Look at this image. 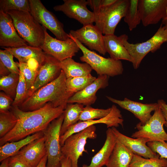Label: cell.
Here are the masks:
<instances>
[{
    "instance_id": "cell-1",
    "label": "cell",
    "mask_w": 167,
    "mask_h": 167,
    "mask_svg": "<svg viewBox=\"0 0 167 167\" xmlns=\"http://www.w3.org/2000/svg\"><path fill=\"white\" fill-rule=\"evenodd\" d=\"M62 106L55 107L50 102L42 107L32 111H24L17 106H12L10 111L17 119L15 127L0 138V146L17 141L40 131H43L50 122L64 112Z\"/></svg>"
},
{
    "instance_id": "cell-2",
    "label": "cell",
    "mask_w": 167,
    "mask_h": 167,
    "mask_svg": "<svg viewBox=\"0 0 167 167\" xmlns=\"http://www.w3.org/2000/svg\"><path fill=\"white\" fill-rule=\"evenodd\" d=\"M66 79L62 70L57 78L34 92L18 107L24 111H32L50 102L55 107L62 106L65 108L68 99L73 95L67 91Z\"/></svg>"
},
{
    "instance_id": "cell-3",
    "label": "cell",
    "mask_w": 167,
    "mask_h": 167,
    "mask_svg": "<svg viewBox=\"0 0 167 167\" xmlns=\"http://www.w3.org/2000/svg\"><path fill=\"white\" fill-rule=\"evenodd\" d=\"M12 18L19 35L30 46L41 47L45 39L44 27L29 12L11 11L6 12Z\"/></svg>"
},
{
    "instance_id": "cell-4",
    "label": "cell",
    "mask_w": 167,
    "mask_h": 167,
    "mask_svg": "<svg viewBox=\"0 0 167 167\" xmlns=\"http://www.w3.org/2000/svg\"><path fill=\"white\" fill-rule=\"evenodd\" d=\"M118 37L133 59L132 63L134 68L136 69L147 54L150 52H155L160 48L163 43L167 42V30L161 24L150 38L141 43H129L128 41V36L125 34Z\"/></svg>"
},
{
    "instance_id": "cell-5",
    "label": "cell",
    "mask_w": 167,
    "mask_h": 167,
    "mask_svg": "<svg viewBox=\"0 0 167 167\" xmlns=\"http://www.w3.org/2000/svg\"><path fill=\"white\" fill-rule=\"evenodd\" d=\"M75 41L83 53L80 58L82 62L89 64L99 75H106L113 77L122 74L123 71L121 60L105 58L86 47L78 40L69 35Z\"/></svg>"
},
{
    "instance_id": "cell-6",
    "label": "cell",
    "mask_w": 167,
    "mask_h": 167,
    "mask_svg": "<svg viewBox=\"0 0 167 167\" xmlns=\"http://www.w3.org/2000/svg\"><path fill=\"white\" fill-rule=\"evenodd\" d=\"M129 4V0H117L109 6L101 8L94 13L95 25L104 35L114 34L116 27L124 18Z\"/></svg>"
},
{
    "instance_id": "cell-7",
    "label": "cell",
    "mask_w": 167,
    "mask_h": 167,
    "mask_svg": "<svg viewBox=\"0 0 167 167\" xmlns=\"http://www.w3.org/2000/svg\"><path fill=\"white\" fill-rule=\"evenodd\" d=\"M64 117V112L43 131L47 156L46 167H61V161L63 155L60 142V130Z\"/></svg>"
},
{
    "instance_id": "cell-8",
    "label": "cell",
    "mask_w": 167,
    "mask_h": 167,
    "mask_svg": "<svg viewBox=\"0 0 167 167\" xmlns=\"http://www.w3.org/2000/svg\"><path fill=\"white\" fill-rule=\"evenodd\" d=\"M96 126L92 125L69 137L61 146L62 155L70 159L72 167H79L78 161L84 152H87L85 146L88 139H95L97 135Z\"/></svg>"
},
{
    "instance_id": "cell-9",
    "label": "cell",
    "mask_w": 167,
    "mask_h": 167,
    "mask_svg": "<svg viewBox=\"0 0 167 167\" xmlns=\"http://www.w3.org/2000/svg\"><path fill=\"white\" fill-rule=\"evenodd\" d=\"M30 13L40 24L49 29L56 39L65 41L70 38L64 29V26L55 15L48 10L40 0H29Z\"/></svg>"
},
{
    "instance_id": "cell-10",
    "label": "cell",
    "mask_w": 167,
    "mask_h": 167,
    "mask_svg": "<svg viewBox=\"0 0 167 167\" xmlns=\"http://www.w3.org/2000/svg\"><path fill=\"white\" fill-rule=\"evenodd\" d=\"M165 122L164 117L159 106L145 124H142L139 122L136 125L137 131L132 134L131 137L144 138L148 139L149 141L167 142V133L164 128Z\"/></svg>"
},
{
    "instance_id": "cell-11",
    "label": "cell",
    "mask_w": 167,
    "mask_h": 167,
    "mask_svg": "<svg viewBox=\"0 0 167 167\" xmlns=\"http://www.w3.org/2000/svg\"><path fill=\"white\" fill-rule=\"evenodd\" d=\"M45 39L41 48L46 54L51 56L59 61L68 58H72L80 50L72 38L62 41L50 36L44 27Z\"/></svg>"
},
{
    "instance_id": "cell-12",
    "label": "cell",
    "mask_w": 167,
    "mask_h": 167,
    "mask_svg": "<svg viewBox=\"0 0 167 167\" xmlns=\"http://www.w3.org/2000/svg\"><path fill=\"white\" fill-rule=\"evenodd\" d=\"M110 113L106 116L101 118L85 121H79L70 127L60 137L61 146L64 144L66 140L70 136L88 127L97 124H105L108 128L117 127L120 125L123 126L124 120L120 110L115 105H113Z\"/></svg>"
},
{
    "instance_id": "cell-13",
    "label": "cell",
    "mask_w": 167,
    "mask_h": 167,
    "mask_svg": "<svg viewBox=\"0 0 167 167\" xmlns=\"http://www.w3.org/2000/svg\"><path fill=\"white\" fill-rule=\"evenodd\" d=\"M62 5L55 6L56 11L62 12L68 17L75 19L83 26L93 24L94 22V13L87 7L88 2L85 0H63Z\"/></svg>"
},
{
    "instance_id": "cell-14",
    "label": "cell",
    "mask_w": 167,
    "mask_h": 167,
    "mask_svg": "<svg viewBox=\"0 0 167 167\" xmlns=\"http://www.w3.org/2000/svg\"><path fill=\"white\" fill-rule=\"evenodd\" d=\"M138 8L145 27L156 24L167 16V0H139Z\"/></svg>"
},
{
    "instance_id": "cell-15",
    "label": "cell",
    "mask_w": 167,
    "mask_h": 167,
    "mask_svg": "<svg viewBox=\"0 0 167 167\" xmlns=\"http://www.w3.org/2000/svg\"><path fill=\"white\" fill-rule=\"evenodd\" d=\"M99 29L93 24L83 26L77 30H71L69 35L90 50H95L105 55L107 53L104 45L103 35Z\"/></svg>"
},
{
    "instance_id": "cell-16",
    "label": "cell",
    "mask_w": 167,
    "mask_h": 167,
    "mask_svg": "<svg viewBox=\"0 0 167 167\" xmlns=\"http://www.w3.org/2000/svg\"><path fill=\"white\" fill-rule=\"evenodd\" d=\"M60 62L53 57L46 54L44 61L39 66L34 84L28 92L27 98L37 90L58 77L62 70Z\"/></svg>"
},
{
    "instance_id": "cell-17",
    "label": "cell",
    "mask_w": 167,
    "mask_h": 167,
    "mask_svg": "<svg viewBox=\"0 0 167 167\" xmlns=\"http://www.w3.org/2000/svg\"><path fill=\"white\" fill-rule=\"evenodd\" d=\"M16 31L11 16L0 10V46L15 48L28 45V43Z\"/></svg>"
},
{
    "instance_id": "cell-18",
    "label": "cell",
    "mask_w": 167,
    "mask_h": 167,
    "mask_svg": "<svg viewBox=\"0 0 167 167\" xmlns=\"http://www.w3.org/2000/svg\"><path fill=\"white\" fill-rule=\"evenodd\" d=\"M106 97L109 101L117 104L122 108L132 113L142 124H145L148 121L152 116L151 113L159 106L157 103L143 104L127 98L121 100L108 96Z\"/></svg>"
},
{
    "instance_id": "cell-19",
    "label": "cell",
    "mask_w": 167,
    "mask_h": 167,
    "mask_svg": "<svg viewBox=\"0 0 167 167\" xmlns=\"http://www.w3.org/2000/svg\"><path fill=\"white\" fill-rule=\"evenodd\" d=\"M109 76L99 75L91 84L81 91L78 92L69 98L67 103H77L84 105H91L95 103L97 99V91L109 85Z\"/></svg>"
},
{
    "instance_id": "cell-20",
    "label": "cell",
    "mask_w": 167,
    "mask_h": 167,
    "mask_svg": "<svg viewBox=\"0 0 167 167\" xmlns=\"http://www.w3.org/2000/svg\"><path fill=\"white\" fill-rule=\"evenodd\" d=\"M111 128L117 139L134 154L146 158H153L160 156L147 145V143L149 141L148 139L142 137H130L121 133L115 127Z\"/></svg>"
},
{
    "instance_id": "cell-21",
    "label": "cell",
    "mask_w": 167,
    "mask_h": 167,
    "mask_svg": "<svg viewBox=\"0 0 167 167\" xmlns=\"http://www.w3.org/2000/svg\"><path fill=\"white\" fill-rule=\"evenodd\" d=\"M16 154L23 159L31 167H36L47 154L44 135L25 146Z\"/></svg>"
},
{
    "instance_id": "cell-22",
    "label": "cell",
    "mask_w": 167,
    "mask_h": 167,
    "mask_svg": "<svg viewBox=\"0 0 167 167\" xmlns=\"http://www.w3.org/2000/svg\"><path fill=\"white\" fill-rule=\"evenodd\" d=\"M106 133V139L102 147L92 157L90 164H84L82 167H102L106 165L117 139L112 128H108Z\"/></svg>"
},
{
    "instance_id": "cell-23",
    "label": "cell",
    "mask_w": 167,
    "mask_h": 167,
    "mask_svg": "<svg viewBox=\"0 0 167 167\" xmlns=\"http://www.w3.org/2000/svg\"><path fill=\"white\" fill-rule=\"evenodd\" d=\"M11 52L19 62L28 64L29 61L34 60L41 66L44 61L45 54L40 47L25 45L15 48H3Z\"/></svg>"
},
{
    "instance_id": "cell-24",
    "label": "cell",
    "mask_w": 167,
    "mask_h": 167,
    "mask_svg": "<svg viewBox=\"0 0 167 167\" xmlns=\"http://www.w3.org/2000/svg\"><path fill=\"white\" fill-rule=\"evenodd\" d=\"M104 45L110 58L117 60H126L131 63L133 59L118 36L114 34L103 36Z\"/></svg>"
},
{
    "instance_id": "cell-25",
    "label": "cell",
    "mask_w": 167,
    "mask_h": 167,
    "mask_svg": "<svg viewBox=\"0 0 167 167\" xmlns=\"http://www.w3.org/2000/svg\"><path fill=\"white\" fill-rule=\"evenodd\" d=\"M43 135V131H40L20 140L8 142L1 146L0 161L16 155L25 146Z\"/></svg>"
},
{
    "instance_id": "cell-26",
    "label": "cell",
    "mask_w": 167,
    "mask_h": 167,
    "mask_svg": "<svg viewBox=\"0 0 167 167\" xmlns=\"http://www.w3.org/2000/svg\"><path fill=\"white\" fill-rule=\"evenodd\" d=\"M134 154L118 140L106 167H129Z\"/></svg>"
},
{
    "instance_id": "cell-27",
    "label": "cell",
    "mask_w": 167,
    "mask_h": 167,
    "mask_svg": "<svg viewBox=\"0 0 167 167\" xmlns=\"http://www.w3.org/2000/svg\"><path fill=\"white\" fill-rule=\"evenodd\" d=\"M59 65L66 78L87 75L91 74L92 70L87 63L77 62L72 58L60 61Z\"/></svg>"
},
{
    "instance_id": "cell-28",
    "label": "cell",
    "mask_w": 167,
    "mask_h": 167,
    "mask_svg": "<svg viewBox=\"0 0 167 167\" xmlns=\"http://www.w3.org/2000/svg\"><path fill=\"white\" fill-rule=\"evenodd\" d=\"M84 107V105L77 103L67 104L64 110V117L60 130L61 136L70 127L79 121L80 116Z\"/></svg>"
},
{
    "instance_id": "cell-29",
    "label": "cell",
    "mask_w": 167,
    "mask_h": 167,
    "mask_svg": "<svg viewBox=\"0 0 167 167\" xmlns=\"http://www.w3.org/2000/svg\"><path fill=\"white\" fill-rule=\"evenodd\" d=\"M96 79L91 74L85 76L66 78V84L67 91L73 95L83 90Z\"/></svg>"
},
{
    "instance_id": "cell-30",
    "label": "cell",
    "mask_w": 167,
    "mask_h": 167,
    "mask_svg": "<svg viewBox=\"0 0 167 167\" xmlns=\"http://www.w3.org/2000/svg\"><path fill=\"white\" fill-rule=\"evenodd\" d=\"M19 74L11 73L8 75L0 77V90L13 99L15 98L19 80Z\"/></svg>"
},
{
    "instance_id": "cell-31",
    "label": "cell",
    "mask_w": 167,
    "mask_h": 167,
    "mask_svg": "<svg viewBox=\"0 0 167 167\" xmlns=\"http://www.w3.org/2000/svg\"><path fill=\"white\" fill-rule=\"evenodd\" d=\"M139 0H129L128 9L125 17L126 23L130 31L135 28L141 22L138 8Z\"/></svg>"
},
{
    "instance_id": "cell-32",
    "label": "cell",
    "mask_w": 167,
    "mask_h": 167,
    "mask_svg": "<svg viewBox=\"0 0 167 167\" xmlns=\"http://www.w3.org/2000/svg\"><path fill=\"white\" fill-rule=\"evenodd\" d=\"M129 167H167V159L160 156L146 158L134 154Z\"/></svg>"
},
{
    "instance_id": "cell-33",
    "label": "cell",
    "mask_w": 167,
    "mask_h": 167,
    "mask_svg": "<svg viewBox=\"0 0 167 167\" xmlns=\"http://www.w3.org/2000/svg\"><path fill=\"white\" fill-rule=\"evenodd\" d=\"M0 10L5 13L11 11L30 12L29 0H0Z\"/></svg>"
},
{
    "instance_id": "cell-34",
    "label": "cell",
    "mask_w": 167,
    "mask_h": 167,
    "mask_svg": "<svg viewBox=\"0 0 167 167\" xmlns=\"http://www.w3.org/2000/svg\"><path fill=\"white\" fill-rule=\"evenodd\" d=\"M17 122V118L10 110L0 113V138L11 131Z\"/></svg>"
},
{
    "instance_id": "cell-35",
    "label": "cell",
    "mask_w": 167,
    "mask_h": 167,
    "mask_svg": "<svg viewBox=\"0 0 167 167\" xmlns=\"http://www.w3.org/2000/svg\"><path fill=\"white\" fill-rule=\"evenodd\" d=\"M111 108L107 109L94 108L90 105L84 107L79 117L82 121L100 119L107 116L110 112Z\"/></svg>"
},
{
    "instance_id": "cell-36",
    "label": "cell",
    "mask_w": 167,
    "mask_h": 167,
    "mask_svg": "<svg viewBox=\"0 0 167 167\" xmlns=\"http://www.w3.org/2000/svg\"><path fill=\"white\" fill-rule=\"evenodd\" d=\"M19 75L16 95L12 103V106L19 107L28 97V91L24 75L21 71Z\"/></svg>"
},
{
    "instance_id": "cell-37",
    "label": "cell",
    "mask_w": 167,
    "mask_h": 167,
    "mask_svg": "<svg viewBox=\"0 0 167 167\" xmlns=\"http://www.w3.org/2000/svg\"><path fill=\"white\" fill-rule=\"evenodd\" d=\"M13 57V55L8 50L0 49V61L11 73L19 75V63L14 61Z\"/></svg>"
},
{
    "instance_id": "cell-38",
    "label": "cell",
    "mask_w": 167,
    "mask_h": 167,
    "mask_svg": "<svg viewBox=\"0 0 167 167\" xmlns=\"http://www.w3.org/2000/svg\"><path fill=\"white\" fill-rule=\"evenodd\" d=\"M19 69L24 75L28 92L33 86L39 66L37 68L33 69L30 66L28 63L22 62H19Z\"/></svg>"
},
{
    "instance_id": "cell-39",
    "label": "cell",
    "mask_w": 167,
    "mask_h": 167,
    "mask_svg": "<svg viewBox=\"0 0 167 167\" xmlns=\"http://www.w3.org/2000/svg\"><path fill=\"white\" fill-rule=\"evenodd\" d=\"M147 144L153 152L158 154L160 158L167 159V142L150 141Z\"/></svg>"
},
{
    "instance_id": "cell-40",
    "label": "cell",
    "mask_w": 167,
    "mask_h": 167,
    "mask_svg": "<svg viewBox=\"0 0 167 167\" xmlns=\"http://www.w3.org/2000/svg\"><path fill=\"white\" fill-rule=\"evenodd\" d=\"M14 101L11 97L3 92H0V113L10 111Z\"/></svg>"
},
{
    "instance_id": "cell-41",
    "label": "cell",
    "mask_w": 167,
    "mask_h": 167,
    "mask_svg": "<svg viewBox=\"0 0 167 167\" xmlns=\"http://www.w3.org/2000/svg\"><path fill=\"white\" fill-rule=\"evenodd\" d=\"M8 167H31L21 157L17 154L8 158Z\"/></svg>"
},
{
    "instance_id": "cell-42",
    "label": "cell",
    "mask_w": 167,
    "mask_h": 167,
    "mask_svg": "<svg viewBox=\"0 0 167 167\" xmlns=\"http://www.w3.org/2000/svg\"><path fill=\"white\" fill-rule=\"evenodd\" d=\"M88 5L90 6L94 13L97 12L101 8V0H88Z\"/></svg>"
},
{
    "instance_id": "cell-43",
    "label": "cell",
    "mask_w": 167,
    "mask_h": 167,
    "mask_svg": "<svg viewBox=\"0 0 167 167\" xmlns=\"http://www.w3.org/2000/svg\"><path fill=\"white\" fill-rule=\"evenodd\" d=\"M157 103L162 111L165 119V122L164 126L167 127V104L163 99L158 100Z\"/></svg>"
},
{
    "instance_id": "cell-44",
    "label": "cell",
    "mask_w": 167,
    "mask_h": 167,
    "mask_svg": "<svg viewBox=\"0 0 167 167\" xmlns=\"http://www.w3.org/2000/svg\"><path fill=\"white\" fill-rule=\"evenodd\" d=\"M11 73L3 64L2 62L0 61V77L7 76Z\"/></svg>"
},
{
    "instance_id": "cell-45",
    "label": "cell",
    "mask_w": 167,
    "mask_h": 167,
    "mask_svg": "<svg viewBox=\"0 0 167 167\" xmlns=\"http://www.w3.org/2000/svg\"><path fill=\"white\" fill-rule=\"evenodd\" d=\"M61 167H72L70 159L63 156L61 161Z\"/></svg>"
},
{
    "instance_id": "cell-46",
    "label": "cell",
    "mask_w": 167,
    "mask_h": 167,
    "mask_svg": "<svg viewBox=\"0 0 167 167\" xmlns=\"http://www.w3.org/2000/svg\"><path fill=\"white\" fill-rule=\"evenodd\" d=\"M117 0H101V8L105 7L110 6L116 2Z\"/></svg>"
},
{
    "instance_id": "cell-47",
    "label": "cell",
    "mask_w": 167,
    "mask_h": 167,
    "mask_svg": "<svg viewBox=\"0 0 167 167\" xmlns=\"http://www.w3.org/2000/svg\"><path fill=\"white\" fill-rule=\"evenodd\" d=\"M47 161V156L46 154L43 158L36 167H46Z\"/></svg>"
},
{
    "instance_id": "cell-48",
    "label": "cell",
    "mask_w": 167,
    "mask_h": 167,
    "mask_svg": "<svg viewBox=\"0 0 167 167\" xmlns=\"http://www.w3.org/2000/svg\"><path fill=\"white\" fill-rule=\"evenodd\" d=\"M8 158L2 161L1 162L0 167H8Z\"/></svg>"
},
{
    "instance_id": "cell-49",
    "label": "cell",
    "mask_w": 167,
    "mask_h": 167,
    "mask_svg": "<svg viewBox=\"0 0 167 167\" xmlns=\"http://www.w3.org/2000/svg\"><path fill=\"white\" fill-rule=\"evenodd\" d=\"M167 30V16L162 20V24Z\"/></svg>"
}]
</instances>
